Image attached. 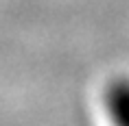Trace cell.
Returning <instances> with one entry per match:
<instances>
[{
    "label": "cell",
    "mask_w": 129,
    "mask_h": 126,
    "mask_svg": "<svg viewBox=\"0 0 129 126\" xmlns=\"http://www.w3.org/2000/svg\"><path fill=\"white\" fill-rule=\"evenodd\" d=\"M109 111L116 126H129V85L120 83L109 91Z\"/></svg>",
    "instance_id": "obj_1"
}]
</instances>
